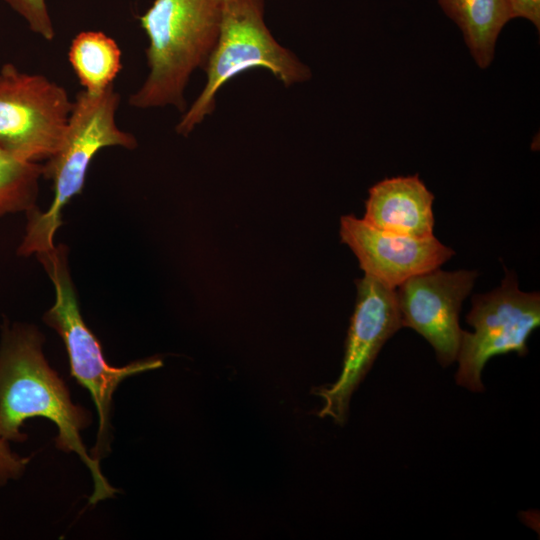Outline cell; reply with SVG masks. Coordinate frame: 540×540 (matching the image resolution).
Here are the masks:
<instances>
[{
    "instance_id": "obj_10",
    "label": "cell",
    "mask_w": 540,
    "mask_h": 540,
    "mask_svg": "<svg viewBox=\"0 0 540 540\" xmlns=\"http://www.w3.org/2000/svg\"><path fill=\"white\" fill-rule=\"evenodd\" d=\"M339 233L364 275L392 289L413 276L440 268L455 254L434 235L415 238L383 231L353 214L341 217Z\"/></svg>"
},
{
    "instance_id": "obj_6",
    "label": "cell",
    "mask_w": 540,
    "mask_h": 540,
    "mask_svg": "<svg viewBox=\"0 0 540 540\" xmlns=\"http://www.w3.org/2000/svg\"><path fill=\"white\" fill-rule=\"evenodd\" d=\"M466 321L474 331L463 332L455 380L479 393L484 391L482 371L492 357L527 354L528 339L540 325V295L521 291L514 272L505 270L499 287L472 297Z\"/></svg>"
},
{
    "instance_id": "obj_15",
    "label": "cell",
    "mask_w": 540,
    "mask_h": 540,
    "mask_svg": "<svg viewBox=\"0 0 540 540\" xmlns=\"http://www.w3.org/2000/svg\"><path fill=\"white\" fill-rule=\"evenodd\" d=\"M17 12L29 28L47 41L55 37V29L45 0H3Z\"/></svg>"
},
{
    "instance_id": "obj_8",
    "label": "cell",
    "mask_w": 540,
    "mask_h": 540,
    "mask_svg": "<svg viewBox=\"0 0 540 540\" xmlns=\"http://www.w3.org/2000/svg\"><path fill=\"white\" fill-rule=\"evenodd\" d=\"M357 296L345 342L341 373L329 386L313 393L322 398L319 417H329L344 425L350 400L371 369L380 350L402 328L396 289L364 275L356 281Z\"/></svg>"
},
{
    "instance_id": "obj_3",
    "label": "cell",
    "mask_w": 540,
    "mask_h": 540,
    "mask_svg": "<svg viewBox=\"0 0 540 540\" xmlns=\"http://www.w3.org/2000/svg\"><path fill=\"white\" fill-rule=\"evenodd\" d=\"M120 95L110 86L99 94L80 91L75 100L63 141L45 161L43 177L52 181L53 200L42 212L37 206L26 212L25 234L17 248L23 257L38 255L55 247L54 236L62 225L63 208L82 192L88 168L103 148L134 149V135L120 129L116 112Z\"/></svg>"
},
{
    "instance_id": "obj_11",
    "label": "cell",
    "mask_w": 540,
    "mask_h": 540,
    "mask_svg": "<svg viewBox=\"0 0 540 540\" xmlns=\"http://www.w3.org/2000/svg\"><path fill=\"white\" fill-rule=\"evenodd\" d=\"M433 201L418 174L385 178L369 189L363 219L383 231L427 238L434 229Z\"/></svg>"
},
{
    "instance_id": "obj_5",
    "label": "cell",
    "mask_w": 540,
    "mask_h": 540,
    "mask_svg": "<svg viewBox=\"0 0 540 540\" xmlns=\"http://www.w3.org/2000/svg\"><path fill=\"white\" fill-rule=\"evenodd\" d=\"M65 245L36 255L55 288V302L44 314L43 321L62 338L66 347L71 375L86 388L98 413L96 444L91 451L100 460L110 449L112 396L126 378L160 368L159 358L137 360L123 367L110 366L95 335L86 326L79 309L77 295L68 267Z\"/></svg>"
},
{
    "instance_id": "obj_4",
    "label": "cell",
    "mask_w": 540,
    "mask_h": 540,
    "mask_svg": "<svg viewBox=\"0 0 540 540\" xmlns=\"http://www.w3.org/2000/svg\"><path fill=\"white\" fill-rule=\"evenodd\" d=\"M270 71L289 87L311 77L308 66L281 46L264 21V0H225L217 43L205 66L206 83L176 126L190 134L215 109L219 89L234 76L252 68Z\"/></svg>"
},
{
    "instance_id": "obj_7",
    "label": "cell",
    "mask_w": 540,
    "mask_h": 540,
    "mask_svg": "<svg viewBox=\"0 0 540 540\" xmlns=\"http://www.w3.org/2000/svg\"><path fill=\"white\" fill-rule=\"evenodd\" d=\"M73 101L44 75L0 69V147L14 157L40 163L60 147Z\"/></svg>"
},
{
    "instance_id": "obj_16",
    "label": "cell",
    "mask_w": 540,
    "mask_h": 540,
    "mask_svg": "<svg viewBox=\"0 0 540 540\" xmlns=\"http://www.w3.org/2000/svg\"><path fill=\"white\" fill-rule=\"evenodd\" d=\"M8 442L0 436V488L10 480L20 478L30 461V457H23L12 451Z\"/></svg>"
},
{
    "instance_id": "obj_1",
    "label": "cell",
    "mask_w": 540,
    "mask_h": 540,
    "mask_svg": "<svg viewBox=\"0 0 540 540\" xmlns=\"http://www.w3.org/2000/svg\"><path fill=\"white\" fill-rule=\"evenodd\" d=\"M43 335L34 326L5 321L0 339V436L22 442L25 420L44 417L58 428L57 447L76 453L93 480L90 504L112 497L117 490L103 476L99 461L83 444L80 432L90 422L89 414L75 405L69 391L49 366L43 354Z\"/></svg>"
},
{
    "instance_id": "obj_17",
    "label": "cell",
    "mask_w": 540,
    "mask_h": 540,
    "mask_svg": "<svg viewBox=\"0 0 540 540\" xmlns=\"http://www.w3.org/2000/svg\"><path fill=\"white\" fill-rule=\"evenodd\" d=\"M512 19L522 18L530 21L540 30V0H508Z\"/></svg>"
},
{
    "instance_id": "obj_12",
    "label": "cell",
    "mask_w": 540,
    "mask_h": 540,
    "mask_svg": "<svg viewBox=\"0 0 540 540\" xmlns=\"http://www.w3.org/2000/svg\"><path fill=\"white\" fill-rule=\"evenodd\" d=\"M444 14L460 29L469 52L481 69L495 55L498 37L513 20L508 0H437Z\"/></svg>"
},
{
    "instance_id": "obj_13",
    "label": "cell",
    "mask_w": 540,
    "mask_h": 540,
    "mask_svg": "<svg viewBox=\"0 0 540 540\" xmlns=\"http://www.w3.org/2000/svg\"><path fill=\"white\" fill-rule=\"evenodd\" d=\"M68 60L83 90L90 94L112 86L122 69L118 44L101 31L78 33L69 47Z\"/></svg>"
},
{
    "instance_id": "obj_18",
    "label": "cell",
    "mask_w": 540,
    "mask_h": 540,
    "mask_svg": "<svg viewBox=\"0 0 540 540\" xmlns=\"http://www.w3.org/2000/svg\"><path fill=\"white\" fill-rule=\"evenodd\" d=\"M225 1V0H222V2Z\"/></svg>"
},
{
    "instance_id": "obj_2",
    "label": "cell",
    "mask_w": 540,
    "mask_h": 540,
    "mask_svg": "<svg viewBox=\"0 0 540 540\" xmlns=\"http://www.w3.org/2000/svg\"><path fill=\"white\" fill-rule=\"evenodd\" d=\"M222 0H154L139 17L148 38V74L130 95L139 109L174 106L185 111V88L205 68L217 43Z\"/></svg>"
},
{
    "instance_id": "obj_9",
    "label": "cell",
    "mask_w": 540,
    "mask_h": 540,
    "mask_svg": "<svg viewBox=\"0 0 540 540\" xmlns=\"http://www.w3.org/2000/svg\"><path fill=\"white\" fill-rule=\"evenodd\" d=\"M477 276L475 270L437 268L413 276L396 288L402 327L425 338L443 367L457 359L464 332L459 314Z\"/></svg>"
},
{
    "instance_id": "obj_14",
    "label": "cell",
    "mask_w": 540,
    "mask_h": 540,
    "mask_svg": "<svg viewBox=\"0 0 540 540\" xmlns=\"http://www.w3.org/2000/svg\"><path fill=\"white\" fill-rule=\"evenodd\" d=\"M43 165L20 160L0 147V217L36 207Z\"/></svg>"
}]
</instances>
